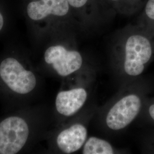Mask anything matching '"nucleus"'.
<instances>
[{"instance_id":"1","label":"nucleus","mask_w":154,"mask_h":154,"mask_svg":"<svg viewBox=\"0 0 154 154\" xmlns=\"http://www.w3.org/2000/svg\"><path fill=\"white\" fill-rule=\"evenodd\" d=\"M39 86L33 62L16 54L0 57V100L6 110L33 105Z\"/></svg>"},{"instance_id":"2","label":"nucleus","mask_w":154,"mask_h":154,"mask_svg":"<svg viewBox=\"0 0 154 154\" xmlns=\"http://www.w3.org/2000/svg\"><path fill=\"white\" fill-rule=\"evenodd\" d=\"M38 109L33 105L9 111L0 118V154L26 153L39 135Z\"/></svg>"},{"instance_id":"3","label":"nucleus","mask_w":154,"mask_h":154,"mask_svg":"<svg viewBox=\"0 0 154 154\" xmlns=\"http://www.w3.org/2000/svg\"><path fill=\"white\" fill-rule=\"evenodd\" d=\"M124 69L131 76L142 73L144 65L152 55V46L149 39L142 35L134 34L127 37L124 44Z\"/></svg>"},{"instance_id":"4","label":"nucleus","mask_w":154,"mask_h":154,"mask_svg":"<svg viewBox=\"0 0 154 154\" xmlns=\"http://www.w3.org/2000/svg\"><path fill=\"white\" fill-rule=\"evenodd\" d=\"M43 61L62 77H67L79 70L83 63L82 57L78 51L69 49L62 44L48 47L44 53Z\"/></svg>"},{"instance_id":"5","label":"nucleus","mask_w":154,"mask_h":154,"mask_svg":"<svg viewBox=\"0 0 154 154\" xmlns=\"http://www.w3.org/2000/svg\"><path fill=\"white\" fill-rule=\"evenodd\" d=\"M141 107V100L135 94L124 97L109 111L106 122L112 130H122L132 122L138 116Z\"/></svg>"},{"instance_id":"6","label":"nucleus","mask_w":154,"mask_h":154,"mask_svg":"<svg viewBox=\"0 0 154 154\" xmlns=\"http://www.w3.org/2000/svg\"><path fill=\"white\" fill-rule=\"evenodd\" d=\"M71 11L67 0H37L27 6L28 17L36 22L50 18H63L69 16Z\"/></svg>"},{"instance_id":"7","label":"nucleus","mask_w":154,"mask_h":154,"mask_svg":"<svg viewBox=\"0 0 154 154\" xmlns=\"http://www.w3.org/2000/svg\"><path fill=\"white\" fill-rule=\"evenodd\" d=\"M87 135L85 127L80 123L74 124L59 132L55 138V144L62 153L72 154L82 147Z\"/></svg>"},{"instance_id":"8","label":"nucleus","mask_w":154,"mask_h":154,"mask_svg":"<svg viewBox=\"0 0 154 154\" xmlns=\"http://www.w3.org/2000/svg\"><path fill=\"white\" fill-rule=\"evenodd\" d=\"M88 97L83 88L62 90L57 94L55 101V110L61 116H71L80 110Z\"/></svg>"},{"instance_id":"9","label":"nucleus","mask_w":154,"mask_h":154,"mask_svg":"<svg viewBox=\"0 0 154 154\" xmlns=\"http://www.w3.org/2000/svg\"><path fill=\"white\" fill-rule=\"evenodd\" d=\"M72 11L82 22L92 21L100 15L106 14V10L101 0H67Z\"/></svg>"},{"instance_id":"10","label":"nucleus","mask_w":154,"mask_h":154,"mask_svg":"<svg viewBox=\"0 0 154 154\" xmlns=\"http://www.w3.org/2000/svg\"><path fill=\"white\" fill-rule=\"evenodd\" d=\"M114 153V149L109 142L94 137L88 138L83 149V154H112Z\"/></svg>"},{"instance_id":"11","label":"nucleus","mask_w":154,"mask_h":154,"mask_svg":"<svg viewBox=\"0 0 154 154\" xmlns=\"http://www.w3.org/2000/svg\"><path fill=\"white\" fill-rule=\"evenodd\" d=\"M138 0H122L119 13L129 15L136 9Z\"/></svg>"},{"instance_id":"12","label":"nucleus","mask_w":154,"mask_h":154,"mask_svg":"<svg viewBox=\"0 0 154 154\" xmlns=\"http://www.w3.org/2000/svg\"><path fill=\"white\" fill-rule=\"evenodd\" d=\"M101 1L106 11L119 13L122 0H101Z\"/></svg>"},{"instance_id":"13","label":"nucleus","mask_w":154,"mask_h":154,"mask_svg":"<svg viewBox=\"0 0 154 154\" xmlns=\"http://www.w3.org/2000/svg\"><path fill=\"white\" fill-rule=\"evenodd\" d=\"M144 15L151 21H154V0H148L144 10Z\"/></svg>"},{"instance_id":"14","label":"nucleus","mask_w":154,"mask_h":154,"mask_svg":"<svg viewBox=\"0 0 154 154\" xmlns=\"http://www.w3.org/2000/svg\"><path fill=\"white\" fill-rule=\"evenodd\" d=\"M4 18L1 13L0 12V33L4 28Z\"/></svg>"},{"instance_id":"15","label":"nucleus","mask_w":154,"mask_h":154,"mask_svg":"<svg viewBox=\"0 0 154 154\" xmlns=\"http://www.w3.org/2000/svg\"><path fill=\"white\" fill-rule=\"evenodd\" d=\"M149 113L150 114V116H151V118L153 119L154 121V104L151 105L149 108Z\"/></svg>"}]
</instances>
